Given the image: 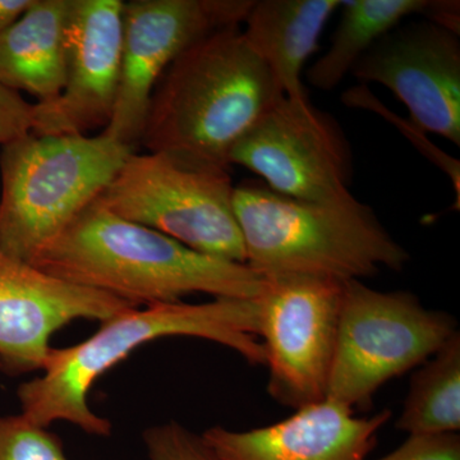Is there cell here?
I'll list each match as a JSON object with an SVG mask.
<instances>
[{"mask_svg":"<svg viewBox=\"0 0 460 460\" xmlns=\"http://www.w3.org/2000/svg\"><path fill=\"white\" fill-rule=\"evenodd\" d=\"M377 460H460V436L410 435L394 452Z\"/></svg>","mask_w":460,"mask_h":460,"instance_id":"cell-23","label":"cell"},{"mask_svg":"<svg viewBox=\"0 0 460 460\" xmlns=\"http://www.w3.org/2000/svg\"><path fill=\"white\" fill-rule=\"evenodd\" d=\"M131 308L0 251V370L8 376L42 371L58 330L80 319L104 323Z\"/></svg>","mask_w":460,"mask_h":460,"instance_id":"cell-13","label":"cell"},{"mask_svg":"<svg viewBox=\"0 0 460 460\" xmlns=\"http://www.w3.org/2000/svg\"><path fill=\"white\" fill-rule=\"evenodd\" d=\"M136 148L98 136L31 135L0 154V251L30 263L98 199Z\"/></svg>","mask_w":460,"mask_h":460,"instance_id":"cell-5","label":"cell"},{"mask_svg":"<svg viewBox=\"0 0 460 460\" xmlns=\"http://www.w3.org/2000/svg\"><path fill=\"white\" fill-rule=\"evenodd\" d=\"M229 162L286 198L321 204L354 198L352 151L343 129L308 99L281 96L235 145Z\"/></svg>","mask_w":460,"mask_h":460,"instance_id":"cell-9","label":"cell"},{"mask_svg":"<svg viewBox=\"0 0 460 460\" xmlns=\"http://www.w3.org/2000/svg\"><path fill=\"white\" fill-rule=\"evenodd\" d=\"M233 193L229 172L196 171L135 151L98 199L122 219L190 250L246 263Z\"/></svg>","mask_w":460,"mask_h":460,"instance_id":"cell-7","label":"cell"},{"mask_svg":"<svg viewBox=\"0 0 460 460\" xmlns=\"http://www.w3.org/2000/svg\"><path fill=\"white\" fill-rule=\"evenodd\" d=\"M169 337L206 339L234 350L250 365L265 366V350L257 341V296H217L206 304L175 302L131 308L102 323L86 341L53 348L42 368L44 375L18 387L23 416L45 429L66 420L87 434L111 436V423L90 408L91 387L142 345Z\"/></svg>","mask_w":460,"mask_h":460,"instance_id":"cell-3","label":"cell"},{"mask_svg":"<svg viewBox=\"0 0 460 460\" xmlns=\"http://www.w3.org/2000/svg\"><path fill=\"white\" fill-rule=\"evenodd\" d=\"M396 429L408 435L458 434L460 334L456 332L411 378Z\"/></svg>","mask_w":460,"mask_h":460,"instance_id":"cell-18","label":"cell"},{"mask_svg":"<svg viewBox=\"0 0 460 460\" xmlns=\"http://www.w3.org/2000/svg\"><path fill=\"white\" fill-rule=\"evenodd\" d=\"M343 102L348 107L368 109V111H376V113L384 115L387 120L395 123L396 126L401 127L405 135L410 136L413 144L422 151L423 155L429 157V160L434 162L441 171L445 172L456 192V202L460 199V164L459 160L454 159L453 156L447 155V153L441 151L440 148L436 147L432 142L426 140L425 132L420 131L419 127L414 126L411 122H404L398 115L387 111L380 102L375 99L370 91L366 89V86L356 87V89L348 90L343 95Z\"/></svg>","mask_w":460,"mask_h":460,"instance_id":"cell-20","label":"cell"},{"mask_svg":"<svg viewBox=\"0 0 460 460\" xmlns=\"http://www.w3.org/2000/svg\"><path fill=\"white\" fill-rule=\"evenodd\" d=\"M144 443L150 460H219L201 435L175 420L148 428Z\"/></svg>","mask_w":460,"mask_h":460,"instance_id":"cell-21","label":"cell"},{"mask_svg":"<svg viewBox=\"0 0 460 460\" xmlns=\"http://www.w3.org/2000/svg\"><path fill=\"white\" fill-rule=\"evenodd\" d=\"M426 0H343L332 44L305 72L314 89L332 91L381 38L411 14H422Z\"/></svg>","mask_w":460,"mask_h":460,"instance_id":"cell-17","label":"cell"},{"mask_svg":"<svg viewBox=\"0 0 460 460\" xmlns=\"http://www.w3.org/2000/svg\"><path fill=\"white\" fill-rule=\"evenodd\" d=\"M233 208L246 265L262 277L313 275L362 280L402 271L411 256L356 198L321 204L286 198L265 186L234 187Z\"/></svg>","mask_w":460,"mask_h":460,"instance_id":"cell-4","label":"cell"},{"mask_svg":"<svg viewBox=\"0 0 460 460\" xmlns=\"http://www.w3.org/2000/svg\"><path fill=\"white\" fill-rule=\"evenodd\" d=\"M35 124V102L0 84V145L5 146L31 135Z\"/></svg>","mask_w":460,"mask_h":460,"instance_id":"cell-22","label":"cell"},{"mask_svg":"<svg viewBox=\"0 0 460 460\" xmlns=\"http://www.w3.org/2000/svg\"><path fill=\"white\" fill-rule=\"evenodd\" d=\"M363 84L392 91L410 122L460 146V40L425 22L399 25L371 48L350 72Z\"/></svg>","mask_w":460,"mask_h":460,"instance_id":"cell-11","label":"cell"},{"mask_svg":"<svg viewBox=\"0 0 460 460\" xmlns=\"http://www.w3.org/2000/svg\"><path fill=\"white\" fill-rule=\"evenodd\" d=\"M343 284L313 275L265 278L257 296L259 337L269 368L268 392L281 405L296 411L326 399Z\"/></svg>","mask_w":460,"mask_h":460,"instance_id":"cell-8","label":"cell"},{"mask_svg":"<svg viewBox=\"0 0 460 460\" xmlns=\"http://www.w3.org/2000/svg\"><path fill=\"white\" fill-rule=\"evenodd\" d=\"M122 0H71L66 77L57 99L35 102L33 135L86 136L107 128L122 63Z\"/></svg>","mask_w":460,"mask_h":460,"instance_id":"cell-12","label":"cell"},{"mask_svg":"<svg viewBox=\"0 0 460 460\" xmlns=\"http://www.w3.org/2000/svg\"><path fill=\"white\" fill-rule=\"evenodd\" d=\"M343 0H259L244 20V39L287 98L308 99L302 75L321 33Z\"/></svg>","mask_w":460,"mask_h":460,"instance_id":"cell-15","label":"cell"},{"mask_svg":"<svg viewBox=\"0 0 460 460\" xmlns=\"http://www.w3.org/2000/svg\"><path fill=\"white\" fill-rule=\"evenodd\" d=\"M253 0H131L123 5L119 86L105 135L140 145L151 96L166 68L208 33L243 25Z\"/></svg>","mask_w":460,"mask_h":460,"instance_id":"cell-10","label":"cell"},{"mask_svg":"<svg viewBox=\"0 0 460 460\" xmlns=\"http://www.w3.org/2000/svg\"><path fill=\"white\" fill-rule=\"evenodd\" d=\"M390 419L387 410L357 417L323 399L272 425L248 431L214 426L201 436L219 460H366Z\"/></svg>","mask_w":460,"mask_h":460,"instance_id":"cell-14","label":"cell"},{"mask_svg":"<svg viewBox=\"0 0 460 460\" xmlns=\"http://www.w3.org/2000/svg\"><path fill=\"white\" fill-rule=\"evenodd\" d=\"M281 96L241 26L217 30L166 68L140 144L184 168L229 172L233 148Z\"/></svg>","mask_w":460,"mask_h":460,"instance_id":"cell-1","label":"cell"},{"mask_svg":"<svg viewBox=\"0 0 460 460\" xmlns=\"http://www.w3.org/2000/svg\"><path fill=\"white\" fill-rule=\"evenodd\" d=\"M422 16L429 22L460 35V3L454 0H426Z\"/></svg>","mask_w":460,"mask_h":460,"instance_id":"cell-24","label":"cell"},{"mask_svg":"<svg viewBox=\"0 0 460 460\" xmlns=\"http://www.w3.org/2000/svg\"><path fill=\"white\" fill-rule=\"evenodd\" d=\"M456 326L453 316L426 308L413 293L344 281L326 399L367 410L381 386L431 358Z\"/></svg>","mask_w":460,"mask_h":460,"instance_id":"cell-6","label":"cell"},{"mask_svg":"<svg viewBox=\"0 0 460 460\" xmlns=\"http://www.w3.org/2000/svg\"><path fill=\"white\" fill-rule=\"evenodd\" d=\"M30 263L133 307L175 304L195 293L256 298L265 284V278L246 263L190 250L156 230L122 219L99 199Z\"/></svg>","mask_w":460,"mask_h":460,"instance_id":"cell-2","label":"cell"},{"mask_svg":"<svg viewBox=\"0 0 460 460\" xmlns=\"http://www.w3.org/2000/svg\"><path fill=\"white\" fill-rule=\"evenodd\" d=\"M71 0H33L0 32V84L47 102L57 99L66 77V33Z\"/></svg>","mask_w":460,"mask_h":460,"instance_id":"cell-16","label":"cell"},{"mask_svg":"<svg viewBox=\"0 0 460 460\" xmlns=\"http://www.w3.org/2000/svg\"><path fill=\"white\" fill-rule=\"evenodd\" d=\"M0 460H68L57 435L22 413L0 419Z\"/></svg>","mask_w":460,"mask_h":460,"instance_id":"cell-19","label":"cell"},{"mask_svg":"<svg viewBox=\"0 0 460 460\" xmlns=\"http://www.w3.org/2000/svg\"><path fill=\"white\" fill-rule=\"evenodd\" d=\"M33 0H0V32L31 7Z\"/></svg>","mask_w":460,"mask_h":460,"instance_id":"cell-25","label":"cell"}]
</instances>
